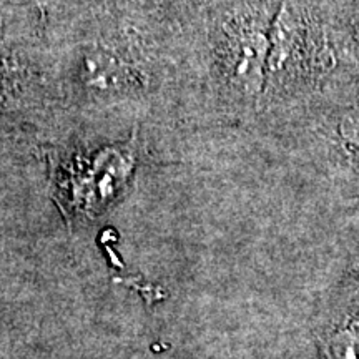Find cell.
<instances>
[{"instance_id":"cell-1","label":"cell","mask_w":359,"mask_h":359,"mask_svg":"<svg viewBox=\"0 0 359 359\" xmlns=\"http://www.w3.org/2000/svg\"><path fill=\"white\" fill-rule=\"evenodd\" d=\"M251 187L359 208V77L226 135Z\"/></svg>"},{"instance_id":"cell-2","label":"cell","mask_w":359,"mask_h":359,"mask_svg":"<svg viewBox=\"0 0 359 359\" xmlns=\"http://www.w3.org/2000/svg\"><path fill=\"white\" fill-rule=\"evenodd\" d=\"M281 0H240L206 30L200 48L205 107L224 135L250 127L262 105L269 32Z\"/></svg>"},{"instance_id":"cell-3","label":"cell","mask_w":359,"mask_h":359,"mask_svg":"<svg viewBox=\"0 0 359 359\" xmlns=\"http://www.w3.org/2000/svg\"><path fill=\"white\" fill-rule=\"evenodd\" d=\"M338 74L326 8L320 0H281L269 32L259 114L313 98Z\"/></svg>"}]
</instances>
